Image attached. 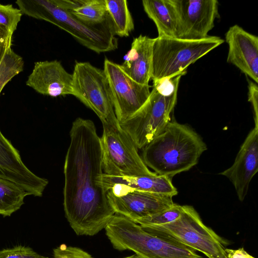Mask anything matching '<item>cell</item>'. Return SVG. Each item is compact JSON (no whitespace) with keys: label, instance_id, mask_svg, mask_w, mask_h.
I'll list each match as a JSON object with an SVG mask.
<instances>
[{"label":"cell","instance_id":"obj_9","mask_svg":"<svg viewBox=\"0 0 258 258\" xmlns=\"http://www.w3.org/2000/svg\"><path fill=\"white\" fill-rule=\"evenodd\" d=\"M72 75L73 95L92 110L102 123H119L104 70L88 62H76Z\"/></svg>","mask_w":258,"mask_h":258},{"label":"cell","instance_id":"obj_16","mask_svg":"<svg viewBox=\"0 0 258 258\" xmlns=\"http://www.w3.org/2000/svg\"><path fill=\"white\" fill-rule=\"evenodd\" d=\"M73 75L56 60L35 62L26 85L37 93L52 97L73 95Z\"/></svg>","mask_w":258,"mask_h":258},{"label":"cell","instance_id":"obj_28","mask_svg":"<svg viewBox=\"0 0 258 258\" xmlns=\"http://www.w3.org/2000/svg\"><path fill=\"white\" fill-rule=\"evenodd\" d=\"M248 82V100L252 106L254 126L258 127V87L257 84L247 79Z\"/></svg>","mask_w":258,"mask_h":258},{"label":"cell","instance_id":"obj_24","mask_svg":"<svg viewBox=\"0 0 258 258\" xmlns=\"http://www.w3.org/2000/svg\"><path fill=\"white\" fill-rule=\"evenodd\" d=\"M182 206L175 203L170 208L153 215L134 221L140 225H160L172 222L181 215Z\"/></svg>","mask_w":258,"mask_h":258},{"label":"cell","instance_id":"obj_27","mask_svg":"<svg viewBox=\"0 0 258 258\" xmlns=\"http://www.w3.org/2000/svg\"><path fill=\"white\" fill-rule=\"evenodd\" d=\"M53 258H94L91 255L77 247L62 244L53 250Z\"/></svg>","mask_w":258,"mask_h":258},{"label":"cell","instance_id":"obj_25","mask_svg":"<svg viewBox=\"0 0 258 258\" xmlns=\"http://www.w3.org/2000/svg\"><path fill=\"white\" fill-rule=\"evenodd\" d=\"M22 13L12 5L0 4V25L14 33L21 21Z\"/></svg>","mask_w":258,"mask_h":258},{"label":"cell","instance_id":"obj_14","mask_svg":"<svg viewBox=\"0 0 258 258\" xmlns=\"http://www.w3.org/2000/svg\"><path fill=\"white\" fill-rule=\"evenodd\" d=\"M258 171V127L248 133L233 164L219 174L226 177L233 185L237 197L243 201L250 182Z\"/></svg>","mask_w":258,"mask_h":258},{"label":"cell","instance_id":"obj_2","mask_svg":"<svg viewBox=\"0 0 258 258\" xmlns=\"http://www.w3.org/2000/svg\"><path fill=\"white\" fill-rule=\"evenodd\" d=\"M207 149L206 143L192 128L173 121L143 149L142 158L157 174L172 178L195 166Z\"/></svg>","mask_w":258,"mask_h":258},{"label":"cell","instance_id":"obj_20","mask_svg":"<svg viewBox=\"0 0 258 258\" xmlns=\"http://www.w3.org/2000/svg\"><path fill=\"white\" fill-rule=\"evenodd\" d=\"M108 19L114 35L127 37L134 23L126 0H105Z\"/></svg>","mask_w":258,"mask_h":258},{"label":"cell","instance_id":"obj_12","mask_svg":"<svg viewBox=\"0 0 258 258\" xmlns=\"http://www.w3.org/2000/svg\"><path fill=\"white\" fill-rule=\"evenodd\" d=\"M109 203L115 214L134 221L172 207V197L112 186L107 194Z\"/></svg>","mask_w":258,"mask_h":258},{"label":"cell","instance_id":"obj_18","mask_svg":"<svg viewBox=\"0 0 258 258\" xmlns=\"http://www.w3.org/2000/svg\"><path fill=\"white\" fill-rule=\"evenodd\" d=\"M102 183L107 191L112 186L174 197L178 194L171 178L156 174L138 177H116L103 174Z\"/></svg>","mask_w":258,"mask_h":258},{"label":"cell","instance_id":"obj_30","mask_svg":"<svg viewBox=\"0 0 258 258\" xmlns=\"http://www.w3.org/2000/svg\"><path fill=\"white\" fill-rule=\"evenodd\" d=\"M225 251L227 258H255L248 253L242 247L235 250L225 248Z\"/></svg>","mask_w":258,"mask_h":258},{"label":"cell","instance_id":"obj_4","mask_svg":"<svg viewBox=\"0 0 258 258\" xmlns=\"http://www.w3.org/2000/svg\"><path fill=\"white\" fill-rule=\"evenodd\" d=\"M16 3L23 14L57 26L81 44L97 53L112 51L117 47V39L109 19L104 24L91 26L59 7L53 0H18Z\"/></svg>","mask_w":258,"mask_h":258},{"label":"cell","instance_id":"obj_21","mask_svg":"<svg viewBox=\"0 0 258 258\" xmlns=\"http://www.w3.org/2000/svg\"><path fill=\"white\" fill-rule=\"evenodd\" d=\"M69 12L80 21L91 26L101 25L108 20L105 0H80V4Z\"/></svg>","mask_w":258,"mask_h":258},{"label":"cell","instance_id":"obj_5","mask_svg":"<svg viewBox=\"0 0 258 258\" xmlns=\"http://www.w3.org/2000/svg\"><path fill=\"white\" fill-rule=\"evenodd\" d=\"M105 233L113 247L133 251L141 258H202L182 244L145 230L140 225L115 214L106 226Z\"/></svg>","mask_w":258,"mask_h":258},{"label":"cell","instance_id":"obj_19","mask_svg":"<svg viewBox=\"0 0 258 258\" xmlns=\"http://www.w3.org/2000/svg\"><path fill=\"white\" fill-rule=\"evenodd\" d=\"M142 5L156 26L158 37H176V18L170 0H144Z\"/></svg>","mask_w":258,"mask_h":258},{"label":"cell","instance_id":"obj_7","mask_svg":"<svg viewBox=\"0 0 258 258\" xmlns=\"http://www.w3.org/2000/svg\"><path fill=\"white\" fill-rule=\"evenodd\" d=\"M141 226L149 233L182 244L209 258H227L225 240L203 223L191 206H182L181 216L172 222Z\"/></svg>","mask_w":258,"mask_h":258},{"label":"cell","instance_id":"obj_8","mask_svg":"<svg viewBox=\"0 0 258 258\" xmlns=\"http://www.w3.org/2000/svg\"><path fill=\"white\" fill-rule=\"evenodd\" d=\"M100 137L104 173L111 176L138 177L157 174L150 170L138 148L119 123H102Z\"/></svg>","mask_w":258,"mask_h":258},{"label":"cell","instance_id":"obj_11","mask_svg":"<svg viewBox=\"0 0 258 258\" xmlns=\"http://www.w3.org/2000/svg\"><path fill=\"white\" fill-rule=\"evenodd\" d=\"M176 18V37L197 40L208 37L220 18L217 0H170Z\"/></svg>","mask_w":258,"mask_h":258},{"label":"cell","instance_id":"obj_15","mask_svg":"<svg viewBox=\"0 0 258 258\" xmlns=\"http://www.w3.org/2000/svg\"><path fill=\"white\" fill-rule=\"evenodd\" d=\"M228 45L227 62L258 83V37L238 25L230 27L225 34Z\"/></svg>","mask_w":258,"mask_h":258},{"label":"cell","instance_id":"obj_23","mask_svg":"<svg viewBox=\"0 0 258 258\" xmlns=\"http://www.w3.org/2000/svg\"><path fill=\"white\" fill-rule=\"evenodd\" d=\"M24 64L22 57L12 47L8 49L0 62V94L6 85L23 71Z\"/></svg>","mask_w":258,"mask_h":258},{"label":"cell","instance_id":"obj_6","mask_svg":"<svg viewBox=\"0 0 258 258\" xmlns=\"http://www.w3.org/2000/svg\"><path fill=\"white\" fill-rule=\"evenodd\" d=\"M224 42V39L216 36H208L197 40L167 37L155 38L151 79L155 81L184 75L189 65Z\"/></svg>","mask_w":258,"mask_h":258},{"label":"cell","instance_id":"obj_31","mask_svg":"<svg viewBox=\"0 0 258 258\" xmlns=\"http://www.w3.org/2000/svg\"><path fill=\"white\" fill-rule=\"evenodd\" d=\"M124 258H141V257L140 256H139L138 255H137V254H135L132 255H131V256H127V257H125Z\"/></svg>","mask_w":258,"mask_h":258},{"label":"cell","instance_id":"obj_1","mask_svg":"<svg viewBox=\"0 0 258 258\" xmlns=\"http://www.w3.org/2000/svg\"><path fill=\"white\" fill-rule=\"evenodd\" d=\"M70 137L63 168L65 216L77 235L93 236L115 214L102 183L100 137L94 122L81 117L73 121Z\"/></svg>","mask_w":258,"mask_h":258},{"label":"cell","instance_id":"obj_29","mask_svg":"<svg viewBox=\"0 0 258 258\" xmlns=\"http://www.w3.org/2000/svg\"><path fill=\"white\" fill-rule=\"evenodd\" d=\"M13 33L0 25V62L8 49L12 47Z\"/></svg>","mask_w":258,"mask_h":258},{"label":"cell","instance_id":"obj_10","mask_svg":"<svg viewBox=\"0 0 258 258\" xmlns=\"http://www.w3.org/2000/svg\"><path fill=\"white\" fill-rule=\"evenodd\" d=\"M103 70L111 90L115 114L120 123L145 104L150 95L151 86L135 82L124 73L119 64L107 58Z\"/></svg>","mask_w":258,"mask_h":258},{"label":"cell","instance_id":"obj_3","mask_svg":"<svg viewBox=\"0 0 258 258\" xmlns=\"http://www.w3.org/2000/svg\"><path fill=\"white\" fill-rule=\"evenodd\" d=\"M182 76L153 81V89L147 102L132 116L119 123L138 149H143L171 121L170 115L177 102Z\"/></svg>","mask_w":258,"mask_h":258},{"label":"cell","instance_id":"obj_13","mask_svg":"<svg viewBox=\"0 0 258 258\" xmlns=\"http://www.w3.org/2000/svg\"><path fill=\"white\" fill-rule=\"evenodd\" d=\"M0 177L11 181L29 195L42 196L48 181L32 172L22 160L18 151L0 131Z\"/></svg>","mask_w":258,"mask_h":258},{"label":"cell","instance_id":"obj_22","mask_svg":"<svg viewBox=\"0 0 258 258\" xmlns=\"http://www.w3.org/2000/svg\"><path fill=\"white\" fill-rule=\"evenodd\" d=\"M29 194L14 182L0 177V215L10 216L24 203Z\"/></svg>","mask_w":258,"mask_h":258},{"label":"cell","instance_id":"obj_17","mask_svg":"<svg viewBox=\"0 0 258 258\" xmlns=\"http://www.w3.org/2000/svg\"><path fill=\"white\" fill-rule=\"evenodd\" d=\"M154 41L155 38L142 35L134 38L124 62L119 64L125 74L142 85H149L151 79Z\"/></svg>","mask_w":258,"mask_h":258},{"label":"cell","instance_id":"obj_26","mask_svg":"<svg viewBox=\"0 0 258 258\" xmlns=\"http://www.w3.org/2000/svg\"><path fill=\"white\" fill-rule=\"evenodd\" d=\"M0 258H49L35 251L32 248L18 245L0 250Z\"/></svg>","mask_w":258,"mask_h":258}]
</instances>
